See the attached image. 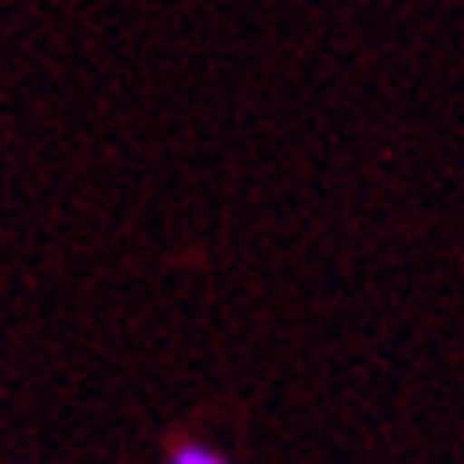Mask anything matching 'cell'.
<instances>
[{"label": "cell", "instance_id": "cell-1", "mask_svg": "<svg viewBox=\"0 0 464 464\" xmlns=\"http://www.w3.org/2000/svg\"><path fill=\"white\" fill-rule=\"evenodd\" d=\"M168 464H230L219 449H209V443H198V439H183V443H172L168 449Z\"/></svg>", "mask_w": 464, "mask_h": 464}]
</instances>
